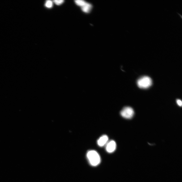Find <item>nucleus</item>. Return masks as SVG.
<instances>
[{"mask_svg": "<svg viewBox=\"0 0 182 182\" xmlns=\"http://www.w3.org/2000/svg\"><path fill=\"white\" fill-rule=\"evenodd\" d=\"M108 137L106 135H104L101 136L97 141V144L100 147H103L108 142Z\"/></svg>", "mask_w": 182, "mask_h": 182, "instance_id": "nucleus-5", "label": "nucleus"}, {"mask_svg": "<svg viewBox=\"0 0 182 182\" xmlns=\"http://www.w3.org/2000/svg\"><path fill=\"white\" fill-rule=\"evenodd\" d=\"M45 5L47 7L49 8H51L53 5V2L51 0L47 1L45 3Z\"/></svg>", "mask_w": 182, "mask_h": 182, "instance_id": "nucleus-8", "label": "nucleus"}, {"mask_svg": "<svg viewBox=\"0 0 182 182\" xmlns=\"http://www.w3.org/2000/svg\"><path fill=\"white\" fill-rule=\"evenodd\" d=\"M53 2L57 5H60L62 4L64 1L63 0H54L53 1Z\"/></svg>", "mask_w": 182, "mask_h": 182, "instance_id": "nucleus-9", "label": "nucleus"}, {"mask_svg": "<svg viewBox=\"0 0 182 182\" xmlns=\"http://www.w3.org/2000/svg\"><path fill=\"white\" fill-rule=\"evenodd\" d=\"M177 103L178 105L180 107H181L182 105V103L181 100L179 99L177 100Z\"/></svg>", "mask_w": 182, "mask_h": 182, "instance_id": "nucleus-10", "label": "nucleus"}, {"mask_svg": "<svg viewBox=\"0 0 182 182\" xmlns=\"http://www.w3.org/2000/svg\"><path fill=\"white\" fill-rule=\"evenodd\" d=\"M137 83L139 88L145 89L150 87L152 85V80L150 77L145 76L139 78Z\"/></svg>", "mask_w": 182, "mask_h": 182, "instance_id": "nucleus-2", "label": "nucleus"}, {"mask_svg": "<svg viewBox=\"0 0 182 182\" xmlns=\"http://www.w3.org/2000/svg\"><path fill=\"white\" fill-rule=\"evenodd\" d=\"M75 2L78 5L82 7L85 5L87 2L83 0H76Z\"/></svg>", "mask_w": 182, "mask_h": 182, "instance_id": "nucleus-7", "label": "nucleus"}, {"mask_svg": "<svg viewBox=\"0 0 182 182\" xmlns=\"http://www.w3.org/2000/svg\"><path fill=\"white\" fill-rule=\"evenodd\" d=\"M92 6L90 3L87 2L85 5L81 7L82 10L86 13H88L91 11Z\"/></svg>", "mask_w": 182, "mask_h": 182, "instance_id": "nucleus-6", "label": "nucleus"}, {"mask_svg": "<svg viewBox=\"0 0 182 182\" xmlns=\"http://www.w3.org/2000/svg\"><path fill=\"white\" fill-rule=\"evenodd\" d=\"M87 159L90 164L93 166H98L101 161L100 156L99 153L95 150L88 151L87 154Z\"/></svg>", "mask_w": 182, "mask_h": 182, "instance_id": "nucleus-1", "label": "nucleus"}, {"mask_svg": "<svg viewBox=\"0 0 182 182\" xmlns=\"http://www.w3.org/2000/svg\"><path fill=\"white\" fill-rule=\"evenodd\" d=\"M120 113L123 117L126 119H130L133 117L134 113L133 109L132 108L126 107L122 109Z\"/></svg>", "mask_w": 182, "mask_h": 182, "instance_id": "nucleus-3", "label": "nucleus"}, {"mask_svg": "<svg viewBox=\"0 0 182 182\" xmlns=\"http://www.w3.org/2000/svg\"><path fill=\"white\" fill-rule=\"evenodd\" d=\"M116 142L112 140L108 142L106 146V150L109 153H111L115 151L116 149Z\"/></svg>", "mask_w": 182, "mask_h": 182, "instance_id": "nucleus-4", "label": "nucleus"}]
</instances>
